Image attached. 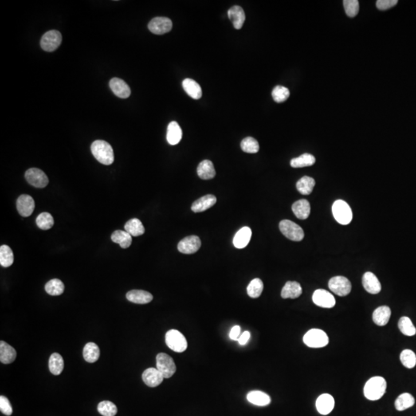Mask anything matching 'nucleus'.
I'll return each instance as SVG.
<instances>
[{"label":"nucleus","instance_id":"obj_1","mask_svg":"<svg viewBox=\"0 0 416 416\" xmlns=\"http://www.w3.org/2000/svg\"><path fill=\"white\" fill-rule=\"evenodd\" d=\"M387 384L385 378L380 376L370 378L364 388V394L367 399L376 401L380 399L386 393Z\"/></svg>","mask_w":416,"mask_h":416},{"label":"nucleus","instance_id":"obj_2","mask_svg":"<svg viewBox=\"0 0 416 416\" xmlns=\"http://www.w3.org/2000/svg\"><path fill=\"white\" fill-rule=\"evenodd\" d=\"M91 152L100 163L111 165L114 163V153L110 143L104 140H96L91 145Z\"/></svg>","mask_w":416,"mask_h":416},{"label":"nucleus","instance_id":"obj_3","mask_svg":"<svg viewBox=\"0 0 416 416\" xmlns=\"http://www.w3.org/2000/svg\"><path fill=\"white\" fill-rule=\"evenodd\" d=\"M332 213L337 222L342 225H347L352 220V211L346 201L338 200L332 205Z\"/></svg>","mask_w":416,"mask_h":416},{"label":"nucleus","instance_id":"obj_4","mask_svg":"<svg viewBox=\"0 0 416 416\" xmlns=\"http://www.w3.org/2000/svg\"><path fill=\"white\" fill-rule=\"evenodd\" d=\"M165 342L169 348L176 352H184L187 347L185 335L178 330H170L165 335Z\"/></svg>","mask_w":416,"mask_h":416},{"label":"nucleus","instance_id":"obj_5","mask_svg":"<svg viewBox=\"0 0 416 416\" xmlns=\"http://www.w3.org/2000/svg\"><path fill=\"white\" fill-rule=\"evenodd\" d=\"M281 233L287 238L294 241H302L304 237V231L297 224L289 220H283L279 224Z\"/></svg>","mask_w":416,"mask_h":416},{"label":"nucleus","instance_id":"obj_6","mask_svg":"<svg viewBox=\"0 0 416 416\" xmlns=\"http://www.w3.org/2000/svg\"><path fill=\"white\" fill-rule=\"evenodd\" d=\"M303 341L306 346L315 348L325 347L329 342L327 334L324 331L317 328L310 330L306 333Z\"/></svg>","mask_w":416,"mask_h":416},{"label":"nucleus","instance_id":"obj_7","mask_svg":"<svg viewBox=\"0 0 416 416\" xmlns=\"http://www.w3.org/2000/svg\"><path fill=\"white\" fill-rule=\"evenodd\" d=\"M157 369L163 374V378H169L174 375L177 371L175 363L170 355L165 353H160L157 355Z\"/></svg>","mask_w":416,"mask_h":416},{"label":"nucleus","instance_id":"obj_8","mask_svg":"<svg viewBox=\"0 0 416 416\" xmlns=\"http://www.w3.org/2000/svg\"><path fill=\"white\" fill-rule=\"evenodd\" d=\"M328 288L333 293L341 297L347 296L351 291V284L347 277L336 276L330 279Z\"/></svg>","mask_w":416,"mask_h":416},{"label":"nucleus","instance_id":"obj_9","mask_svg":"<svg viewBox=\"0 0 416 416\" xmlns=\"http://www.w3.org/2000/svg\"><path fill=\"white\" fill-rule=\"evenodd\" d=\"M62 42L61 33L57 30H50L42 37L40 46L46 52H53L60 46Z\"/></svg>","mask_w":416,"mask_h":416},{"label":"nucleus","instance_id":"obj_10","mask_svg":"<svg viewBox=\"0 0 416 416\" xmlns=\"http://www.w3.org/2000/svg\"><path fill=\"white\" fill-rule=\"evenodd\" d=\"M25 178L28 183L36 188H44L49 184L47 176L43 170L37 168H30L25 172Z\"/></svg>","mask_w":416,"mask_h":416},{"label":"nucleus","instance_id":"obj_11","mask_svg":"<svg viewBox=\"0 0 416 416\" xmlns=\"http://www.w3.org/2000/svg\"><path fill=\"white\" fill-rule=\"evenodd\" d=\"M172 21L166 17H156L148 24L149 30L156 35H163L172 29Z\"/></svg>","mask_w":416,"mask_h":416},{"label":"nucleus","instance_id":"obj_12","mask_svg":"<svg viewBox=\"0 0 416 416\" xmlns=\"http://www.w3.org/2000/svg\"><path fill=\"white\" fill-rule=\"evenodd\" d=\"M312 300L316 305L324 308H331L335 305V297L324 289H318L312 295Z\"/></svg>","mask_w":416,"mask_h":416},{"label":"nucleus","instance_id":"obj_13","mask_svg":"<svg viewBox=\"0 0 416 416\" xmlns=\"http://www.w3.org/2000/svg\"><path fill=\"white\" fill-rule=\"evenodd\" d=\"M201 246V241L197 236H188L181 240L178 244V251L181 253L190 254L196 253Z\"/></svg>","mask_w":416,"mask_h":416},{"label":"nucleus","instance_id":"obj_14","mask_svg":"<svg viewBox=\"0 0 416 416\" xmlns=\"http://www.w3.org/2000/svg\"><path fill=\"white\" fill-rule=\"evenodd\" d=\"M17 210L23 217H29L35 209V201L33 197L27 194H23L17 199Z\"/></svg>","mask_w":416,"mask_h":416},{"label":"nucleus","instance_id":"obj_15","mask_svg":"<svg viewBox=\"0 0 416 416\" xmlns=\"http://www.w3.org/2000/svg\"><path fill=\"white\" fill-rule=\"evenodd\" d=\"M143 382L149 387L154 388L159 386L163 381V374L158 369L149 368L142 374Z\"/></svg>","mask_w":416,"mask_h":416},{"label":"nucleus","instance_id":"obj_16","mask_svg":"<svg viewBox=\"0 0 416 416\" xmlns=\"http://www.w3.org/2000/svg\"><path fill=\"white\" fill-rule=\"evenodd\" d=\"M362 284L366 291L371 295H376L382 290L380 281L372 272H366L363 275Z\"/></svg>","mask_w":416,"mask_h":416},{"label":"nucleus","instance_id":"obj_17","mask_svg":"<svg viewBox=\"0 0 416 416\" xmlns=\"http://www.w3.org/2000/svg\"><path fill=\"white\" fill-rule=\"evenodd\" d=\"M110 87L114 94L122 99H126L131 96V88L121 79L114 77L110 81Z\"/></svg>","mask_w":416,"mask_h":416},{"label":"nucleus","instance_id":"obj_18","mask_svg":"<svg viewBox=\"0 0 416 416\" xmlns=\"http://www.w3.org/2000/svg\"><path fill=\"white\" fill-rule=\"evenodd\" d=\"M335 407V399L329 394H322L316 401L317 410L320 414L328 415Z\"/></svg>","mask_w":416,"mask_h":416},{"label":"nucleus","instance_id":"obj_19","mask_svg":"<svg viewBox=\"0 0 416 416\" xmlns=\"http://www.w3.org/2000/svg\"><path fill=\"white\" fill-rule=\"evenodd\" d=\"M216 202L217 198L215 196L208 194L194 201L192 205L191 210L194 213H201L214 206Z\"/></svg>","mask_w":416,"mask_h":416},{"label":"nucleus","instance_id":"obj_20","mask_svg":"<svg viewBox=\"0 0 416 416\" xmlns=\"http://www.w3.org/2000/svg\"><path fill=\"white\" fill-rule=\"evenodd\" d=\"M127 300L135 304H148L152 301L153 295L143 290H132L126 295Z\"/></svg>","mask_w":416,"mask_h":416},{"label":"nucleus","instance_id":"obj_21","mask_svg":"<svg viewBox=\"0 0 416 416\" xmlns=\"http://www.w3.org/2000/svg\"><path fill=\"white\" fill-rule=\"evenodd\" d=\"M252 231L248 227H244L239 230L233 237V244L235 248L242 249L248 245L252 238Z\"/></svg>","mask_w":416,"mask_h":416},{"label":"nucleus","instance_id":"obj_22","mask_svg":"<svg viewBox=\"0 0 416 416\" xmlns=\"http://www.w3.org/2000/svg\"><path fill=\"white\" fill-rule=\"evenodd\" d=\"M228 17L233 23L236 29H241L245 21V13L244 9L239 6H234L231 8L228 12Z\"/></svg>","mask_w":416,"mask_h":416},{"label":"nucleus","instance_id":"obj_23","mask_svg":"<svg viewBox=\"0 0 416 416\" xmlns=\"http://www.w3.org/2000/svg\"><path fill=\"white\" fill-rule=\"evenodd\" d=\"M301 294L302 288L299 283L296 281H288L282 288L281 297L284 299H295L300 297Z\"/></svg>","mask_w":416,"mask_h":416},{"label":"nucleus","instance_id":"obj_24","mask_svg":"<svg viewBox=\"0 0 416 416\" xmlns=\"http://www.w3.org/2000/svg\"><path fill=\"white\" fill-rule=\"evenodd\" d=\"M292 210L296 217L300 220H305L311 213V205L307 200L301 199L294 203Z\"/></svg>","mask_w":416,"mask_h":416},{"label":"nucleus","instance_id":"obj_25","mask_svg":"<svg viewBox=\"0 0 416 416\" xmlns=\"http://www.w3.org/2000/svg\"><path fill=\"white\" fill-rule=\"evenodd\" d=\"M391 309L388 306H381L373 312V322L378 326H385L391 317Z\"/></svg>","mask_w":416,"mask_h":416},{"label":"nucleus","instance_id":"obj_26","mask_svg":"<svg viewBox=\"0 0 416 416\" xmlns=\"http://www.w3.org/2000/svg\"><path fill=\"white\" fill-rule=\"evenodd\" d=\"M197 175L203 180H210L215 177L214 166L211 161L205 160L200 163L197 169Z\"/></svg>","mask_w":416,"mask_h":416},{"label":"nucleus","instance_id":"obj_27","mask_svg":"<svg viewBox=\"0 0 416 416\" xmlns=\"http://www.w3.org/2000/svg\"><path fill=\"white\" fill-rule=\"evenodd\" d=\"M17 358V351L6 342H0V362L3 364H11Z\"/></svg>","mask_w":416,"mask_h":416},{"label":"nucleus","instance_id":"obj_28","mask_svg":"<svg viewBox=\"0 0 416 416\" xmlns=\"http://www.w3.org/2000/svg\"><path fill=\"white\" fill-rule=\"evenodd\" d=\"M185 92L194 100H199L202 96V90L201 86L192 79H185L182 83Z\"/></svg>","mask_w":416,"mask_h":416},{"label":"nucleus","instance_id":"obj_29","mask_svg":"<svg viewBox=\"0 0 416 416\" xmlns=\"http://www.w3.org/2000/svg\"><path fill=\"white\" fill-rule=\"evenodd\" d=\"M182 138V130L176 121L169 123L166 133V139L170 145H177Z\"/></svg>","mask_w":416,"mask_h":416},{"label":"nucleus","instance_id":"obj_30","mask_svg":"<svg viewBox=\"0 0 416 416\" xmlns=\"http://www.w3.org/2000/svg\"><path fill=\"white\" fill-rule=\"evenodd\" d=\"M248 402L258 406H266L271 403V397L261 391L250 392L247 395Z\"/></svg>","mask_w":416,"mask_h":416},{"label":"nucleus","instance_id":"obj_31","mask_svg":"<svg viewBox=\"0 0 416 416\" xmlns=\"http://www.w3.org/2000/svg\"><path fill=\"white\" fill-rule=\"evenodd\" d=\"M83 358L87 362L94 363L100 358V347L93 342H89L83 348Z\"/></svg>","mask_w":416,"mask_h":416},{"label":"nucleus","instance_id":"obj_32","mask_svg":"<svg viewBox=\"0 0 416 416\" xmlns=\"http://www.w3.org/2000/svg\"><path fill=\"white\" fill-rule=\"evenodd\" d=\"M125 231L130 233L132 237L142 235L145 232V228L141 221L138 218L130 220L124 226Z\"/></svg>","mask_w":416,"mask_h":416},{"label":"nucleus","instance_id":"obj_33","mask_svg":"<svg viewBox=\"0 0 416 416\" xmlns=\"http://www.w3.org/2000/svg\"><path fill=\"white\" fill-rule=\"evenodd\" d=\"M111 240L114 243L119 244L122 248H128L132 244V236L127 231H116L112 233Z\"/></svg>","mask_w":416,"mask_h":416},{"label":"nucleus","instance_id":"obj_34","mask_svg":"<svg viewBox=\"0 0 416 416\" xmlns=\"http://www.w3.org/2000/svg\"><path fill=\"white\" fill-rule=\"evenodd\" d=\"M49 371L54 375L61 374L64 369V358L59 353H53L49 360Z\"/></svg>","mask_w":416,"mask_h":416},{"label":"nucleus","instance_id":"obj_35","mask_svg":"<svg viewBox=\"0 0 416 416\" xmlns=\"http://www.w3.org/2000/svg\"><path fill=\"white\" fill-rule=\"evenodd\" d=\"M315 186V181L312 178L304 176L297 182L296 187L303 195H309Z\"/></svg>","mask_w":416,"mask_h":416},{"label":"nucleus","instance_id":"obj_36","mask_svg":"<svg viewBox=\"0 0 416 416\" xmlns=\"http://www.w3.org/2000/svg\"><path fill=\"white\" fill-rule=\"evenodd\" d=\"M415 405V398L412 394L409 393H403L400 394L394 402L395 409L400 412L406 410L409 408L413 407Z\"/></svg>","mask_w":416,"mask_h":416},{"label":"nucleus","instance_id":"obj_37","mask_svg":"<svg viewBox=\"0 0 416 416\" xmlns=\"http://www.w3.org/2000/svg\"><path fill=\"white\" fill-rule=\"evenodd\" d=\"M315 157L310 154H304L299 158H295L291 161V166L294 168H300L305 166H312L315 164Z\"/></svg>","mask_w":416,"mask_h":416},{"label":"nucleus","instance_id":"obj_38","mask_svg":"<svg viewBox=\"0 0 416 416\" xmlns=\"http://www.w3.org/2000/svg\"><path fill=\"white\" fill-rule=\"evenodd\" d=\"M65 286L60 279H52L48 281L45 285L46 293L53 296H58L64 293Z\"/></svg>","mask_w":416,"mask_h":416},{"label":"nucleus","instance_id":"obj_39","mask_svg":"<svg viewBox=\"0 0 416 416\" xmlns=\"http://www.w3.org/2000/svg\"><path fill=\"white\" fill-rule=\"evenodd\" d=\"M14 261V255L11 248L7 245L0 247V264L3 268H9Z\"/></svg>","mask_w":416,"mask_h":416},{"label":"nucleus","instance_id":"obj_40","mask_svg":"<svg viewBox=\"0 0 416 416\" xmlns=\"http://www.w3.org/2000/svg\"><path fill=\"white\" fill-rule=\"evenodd\" d=\"M264 289V284L261 279L255 278L252 280L248 284L247 292L250 297L257 299L261 296Z\"/></svg>","mask_w":416,"mask_h":416},{"label":"nucleus","instance_id":"obj_41","mask_svg":"<svg viewBox=\"0 0 416 416\" xmlns=\"http://www.w3.org/2000/svg\"><path fill=\"white\" fill-rule=\"evenodd\" d=\"M398 328L406 336H413L416 334V328L408 317H402L398 322Z\"/></svg>","mask_w":416,"mask_h":416},{"label":"nucleus","instance_id":"obj_42","mask_svg":"<svg viewBox=\"0 0 416 416\" xmlns=\"http://www.w3.org/2000/svg\"><path fill=\"white\" fill-rule=\"evenodd\" d=\"M36 225L42 230H49L50 228H53L54 225V220H53V216L51 215L47 212H44L40 214L38 217H36Z\"/></svg>","mask_w":416,"mask_h":416},{"label":"nucleus","instance_id":"obj_43","mask_svg":"<svg viewBox=\"0 0 416 416\" xmlns=\"http://www.w3.org/2000/svg\"><path fill=\"white\" fill-rule=\"evenodd\" d=\"M97 410L103 416H115L117 413V408L110 401H103L98 404Z\"/></svg>","mask_w":416,"mask_h":416},{"label":"nucleus","instance_id":"obj_44","mask_svg":"<svg viewBox=\"0 0 416 416\" xmlns=\"http://www.w3.org/2000/svg\"><path fill=\"white\" fill-rule=\"evenodd\" d=\"M400 360L407 369H413L416 365V355L412 350L405 349L400 355Z\"/></svg>","mask_w":416,"mask_h":416},{"label":"nucleus","instance_id":"obj_45","mask_svg":"<svg viewBox=\"0 0 416 416\" xmlns=\"http://www.w3.org/2000/svg\"><path fill=\"white\" fill-rule=\"evenodd\" d=\"M241 147L243 151L248 154H256L258 152L259 143L254 138H246L241 143Z\"/></svg>","mask_w":416,"mask_h":416},{"label":"nucleus","instance_id":"obj_46","mask_svg":"<svg viewBox=\"0 0 416 416\" xmlns=\"http://www.w3.org/2000/svg\"><path fill=\"white\" fill-rule=\"evenodd\" d=\"M289 96V90L283 86H277L272 91V97L276 103H283L288 100Z\"/></svg>","mask_w":416,"mask_h":416},{"label":"nucleus","instance_id":"obj_47","mask_svg":"<svg viewBox=\"0 0 416 416\" xmlns=\"http://www.w3.org/2000/svg\"><path fill=\"white\" fill-rule=\"evenodd\" d=\"M343 6L347 17H355L359 12V2L358 0H345Z\"/></svg>","mask_w":416,"mask_h":416},{"label":"nucleus","instance_id":"obj_48","mask_svg":"<svg viewBox=\"0 0 416 416\" xmlns=\"http://www.w3.org/2000/svg\"><path fill=\"white\" fill-rule=\"evenodd\" d=\"M0 411L6 416H11L13 414V408L9 400L6 396H0Z\"/></svg>","mask_w":416,"mask_h":416},{"label":"nucleus","instance_id":"obj_49","mask_svg":"<svg viewBox=\"0 0 416 416\" xmlns=\"http://www.w3.org/2000/svg\"><path fill=\"white\" fill-rule=\"evenodd\" d=\"M397 3V0H378L376 6L379 10H386L395 6Z\"/></svg>","mask_w":416,"mask_h":416},{"label":"nucleus","instance_id":"obj_50","mask_svg":"<svg viewBox=\"0 0 416 416\" xmlns=\"http://www.w3.org/2000/svg\"><path fill=\"white\" fill-rule=\"evenodd\" d=\"M240 332H241V327H240V326H233L230 332L231 339L232 340H238Z\"/></svg>","mask_w":416,"mask_h":416},{"label":"nucleus","instance_id":"obj_51","mask_svg":"<svg viewBox=\"0 0 416 416\" xmlns=\"http://www.w3.org/2000/svg\"><path fill=\"white\" fill-rule=\"evenodd\" d=\"M250 337H251V334H250L249 331H244L242 335L239 337L238 340H237L238 341L239 344L241 345V346L246 345L247 342L249 341Z\"/></svg>","mask_w":416,"mask_h":416}]
</instances>
